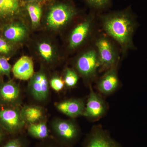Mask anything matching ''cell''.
Masks as SVG:
<instances>
[{
	"instance_id": "6da1fadb",
	"label": "cell",
	"mask_w": 147,
	"mask_h": 147,
	"mask_svg": "<svg viewBox=\"0 0 147 147\" xmlns=\"http://www.w3.org/2000/svg\"><path fill=\"white\" fill-rule=\"evenodd\" d=\"M103 26L106 32L120 44L124 52L133 47L132 36L136 22L127 11H121L104 16Z\"/></svg>"
},
{
	"instance_id": "7a4b0ae2",
	"label": "cell",
	"mask_w": 147,
	"mask_h": 147,
	"mask_svg": "<svg viewBox=\"0 0 147 147\" xmlns=\"http://www.w3.org/2000/svg\"><path fill=\"white\" fill-rule=\"evenodd\" d=\"M75 9L68 4L60 3L50 7L46 17V25L52 30H58L66 26L75 16Z\"/></svg>"
},
{
	"instance_id": "3957f363",
	"label": "cell",
	"mask_w": 147,
	"mask_h": 147,
	"mask_svg": "<svg viewBox=\"0 0 147 147\" xmlns=\"http://www.w3.org/2000/svg\"><path fill=\"white\" fill-rule=\"evenodd\" d=\"M53 127L56 141L65 146L72 147L81 136L79 127L71 121L57 120L53 124Z\"/></svg>"
},
{
	"instance_id": "277c9868",
	"label": "cell",
	"mask_w": 147,
	"mask_h": 147,
	"mask_svg": "<svg viewBox=\"0 0 147 147\" xmlns=\"http://www.w3.org/2000/svg\"><path fill=\"white\" fill-rule=\"evenodd\" d=\"M83 147H122L101 125L93 126L84 141Z\"/></svg>"
},
{
	"instance_id": "5b68a950",
	"label": "cell",
	"mask_w": 147,
	"mask_h": 147,
	"mask_svg": "<svg viewBox=\"0 0 147 147\" xmlns=\"http://www.w3.org/2000/svg\"><path fill=\"white\" fill-rule=\"evenodd\" d=\"M90 88L83 116L92 121H95L105 115L108 110V105L101 96L94 91L91 86Z\"/></svg>"
},
{
	"instance_id": "8992f818",
	"label": "cell",
	"mask_w": 147,
	"mask_h": 147,
	"mask_svg": "<svg viewBox=\"0 0 147 147\" xmlns=\"http://www.w3.org/2000/svg\"><path fill=\"white\" fill-rule=\"evenodd\" d=\"M76 66L79 73L84 78L92 80L100 67L97 53L93 50L87 51L78 58Z\"/></svg>"
},
{
	"instance_id": "52a82bcc",
	"label": "cell",
	"mask_w": 147,
	"mask_h": 147,
	"mask_svg": "<svg viewBox=\"0 0 147 147\" xmlns=\"http://www.w3.org/2000/svg\"><path fill=\"white\" fill-rule=\"evenodd\" d=\"M96 46L101 69L108 70L117 65V56L109 40L105 37L100 38L96 41Z\"/></svg>"
},
{
	"instance_id": "ba28073f",
	"label": "cell",
	"mask_w": 147,
	"mask_h": 147,
	"mask_svg": "<svg viewBox=\"0 0 147 147\" xmlns=\"http://www.w3.org/2000/svg\"><path fill=\"white\" fill-rule=\"evenodd\" d=\"M0 122L11 134L18 133L23 128L25 121L21 113L14 109H7L0 111Z\"/></svg>"
},
{
	"instance_id": "9c48e42d",
	"label": "cell",
	"mask_w": 147,
	"mask_h": 147,
	"mask_svg": "<svg viewBox=\"0 0 147 147\" xmlns=\"http://www.w3.org/2000/svg\"><path fill=\"white\" fill-rule=\"evenodd\" d=\"M29 88L32 95L36 100H45L49 93V87L45 73L40 71L34 73L30 79Z\"/></svg>"
},
{
	"instance_id": "30bf717a",
	"label": "cell",
	"mask_w": 147,
	"mask_h": 147,
	"mask_svg": "<svg viewBox=\"0 0 147 147\" xmlns=\"http://www.w3.org/2000/svg\"><path fill=\"white\" fill-rule=\"evenodd\" d=\"M119 86L116 65L107 70L98 82L97 88L101 94L108 95L115 91Z\"/></svg>"
},
{
	"instance_id": "8fae6325",
	"label": "cell",
	"mask_w": 147,
	"mask_h": 147,
	"mask_svg": "<svg viewBox=\"0 0 147 147\" xmlns=\"http://www.w3.org/2000/svg\"><path fill=\"white\" fill-rule=\"evenodd\" d=\"M85 105L82 99L71 98L59 102L56 105V108L65 115L74 118L84 115Z\"/></svg>"
},
{
	"instance_id": "7c38bea8",
	"label": "cell",
	"mask_w": 147,
	"mask_h": 147,
	"mask_svg": "<svg viewBox=\"0 0 147 147\" xmlns=\"http://www.w3.org/2000/svg\"><path fill=\"white\" fill-rule=\"evenodd\" d=\"M92 26V19L89 18L74 29L69 38V47L71 49L78 47L85 41L90 33Z\"/></svg>"
},
{
	"instance_id": "4fadbf2b",
	"label": "cell",
	"mask_w": 147,
	"mask_h": 147,
	"mask_svg": "<svg viewBox=\"0 0 147 147\" xmlns=\"http://www.w3.org/2000/svg\"><path fill=\"white\" fill-rule=\"evenodd\" d=\"M12 71L14 76L20 80H29L34 74L32 59L28 56L21 57L13 65Z\"/></svg>"
},
{
	"instance_id": "5bb4252c",
	"label": "cell",
	"mask_w": 147,
	"mask_h": 147,
	"mask_svg": "<svg viewBox=\"0 0 147 147\" xmlns=\"http://www.w3.org/2000/svg\"><path fill=\"white\" fill-rule=\"evenodd\" d=\"M22 0H0V21L10 20L22 10Z\"/></svg>"
},
{
	"instance_id": "9a60e30c",
	"label": "cell",
	"mask_w": 147,
	"mask_h": 147,
	"mask_svg": "<svg viewBox=\"0 0 147 147\" xmlns=\"http://www.w3.org/2000/svg\"><path fill=\"white\" fill-rule=\"evenodd\" d=\"M27 34L26 27L20 23H13L6 27L3 35L6 39L12 42H19L24 40Z\"/></svg>"
},
{
	"instance_id": "2e32d148",
	"label": "cell",
	"mask_w": 147,
	"mask_h": 147,
	"mask_svg": "<svg viewBox=\"0 0 147 147\" xmlns=\"http://www.w3.org/2000/svg\"><path fill=\"white\" fill-rule=\"evenodd\" d=\"M20 94L19 88L12 82H7L0 87V98L6 102H13L18 99Z\"/></svg>"
},
{
	"instance_id": "e0dca14e",
	"label": "cell",
	"mask_w": 147,
	"mask_h": 147,
	"mask_svg": "<svg viewBox=\"0 0 147 147\" xmlns=\"http://www.w3.org/2000/svg\"><path fill=\"white\" fill-rule=\"evenodd\" d=\"M21 117L25 122L36 123L42 118L43 112L41 108L35 106H26L21 113Z\"/></svg>"
},
{
	"instance_id": "ac0fdd59",
	"label": "cell",
	"mask_w": 147,
	"mask_h": 147,
	"mask_svg": "<svg viewBox=\"0 0 147 147\" xmlns=\"http://www.w3.org/2000/svg\"><path fill=\"white\" fill-rule=\"evenodd\" d=\"M29 135L35 139L45 140L49 136V130L45 122L30 124L28 128Z\"/></svg>"
},
{
	"instance_id": "d6986e66",
	"label": "cell",
	"mask_w": 147,
	"mask_h": 147,
	"mask_svg": "<svg viewBox=\"0 0 147 147\" xmlns=\"http://www.w3.org/2000/svg\"><path fill=\"white\" fill-rule=\"evenodd\" d=\"M26 8L29 13L33 26L36 27L38 26L42 15L41 6L36 2H31L27 3Z\"/></svg>"
},
{
	"instance_id": "ffe728a7",
	"label": "cell",
	"mask_w": 147,
	"mask_h": 147,
	"mask_svg": "<svg viewBox=\"0 0 147 147\" xmlns=\"http://www.w3.org/2000/svg\"><path fill=\"white\" fill-rule=\"evenodd\" d=\"M38 50L40 56L47 62L51 61L54 57V48L49 42H42L38 45Z\"/></svg>"
},
{
	"instance_id": "44dd1931",
	"label": "cell",
	"mask_w": 147,
	"mask_h": 147,
	"mask_svg": "<svg viewBox=\"0 0 147 147\" xmlns=\"http://www.w3.org/2000/svg\"><path fill=\"white\" fill-rule=\"evenodd\" d=\"M79 76L73 69L67 68L64 74V82L67 87L72 88L74 87L78 83Z\"/></svg>"
},
{
	"instance_id": "7402d4cb",
	"label": "cell",
	"mask_w": 147,
	"mask_h": 147,
	"mask_svg": "<svg viewBox=\"0 0 147 147\" xmlns=\"http://www.w3.org/2000/svg\"><path fill=\"white\" fill-rule=\"evenodd\" d=\"M2 147H27V143L24 137H14L5 142Z\"/></svg>"
},
{
	"instance_id": "603a6c76",
	"label": "cell",
	"mask_w": 147,
	"mask_h": 147,
	"mask_svg": "<svg viewBox=\"0 0 147 147\" xmlns=\"http://www.w3.org/2000/svg\"><path fill=\"white\" fill-rule=\"evenodd\" d=\"M11 69V66L9 63L7 59L0 57V74L9 75Z\"/></svg>"
},
{
	"instance_id": "cb8c5ba5",
	"label": "cell",
	"mask_w": 147,
	"mask_h": 147,
	"mask_svg": "<svg viewBox=\"0 0 147 147\" xmlns=\"http://www.w3.org/2000/svg\"><path fill=\"white\" fill-rule=\"evenodd\" d=\"M50 85L53 90L57 92L63 89L65 83L60 77L56 76L51 79Z\"/></svg>"
},
{
	"instance_id": "d4e9b609",
	"label": "cell",
	"mask_w": 147,
	"mask_h": 147,
	"mask_svg": "<svg viewBox=\"0 0 147 147\" xmlns=\"http://www.w3.org/2000/svg\"><path fill=\"white\" fill-rule=\"evenodd\" d=\"M87 2L92 7L101 8L106 6L110 0H86Z\"/></svg>"
},
{
	"instance_id": "484cf974",
	"label": "cell",
	"mask_w": 147,
	"mask_h": 147,
	"mask_svg": "<svg viewBox=\"0 0 147 147\" xmlns=\"http://www.w3.org/2000/svg\"><path fill=\"white\" fill-rule=\"evenodd\" d=\"M35 147H67L63 146L57 142V141L49 139L48 141L42 142L39 144L37 145Z\"/></svg>"
},
{
	"instance_id": "4316f807",
	"label": "cell",
	"mask_w": 147,
	"mask_h": 147,
	"mask_svg": "<svg viewBox=\"0 0 147 147\" xmlns=\"http://www.w3.org/2000/svg\"><path fill=\"white\" fill-rule=\"evenodd\" d=\"M11 49V46L8 42L5 40L0 38V53L8 54Z\"/></svg>"
},
{
	"instance_id": "83f0119b",
	"label": "cell",
	"mask_w": 147,
	"mask_h": 147,
	"mask_svg": "<svg viewBox=\"0 0 147 147\" xmlns=\"http://www.w3.org/2000/svg\"><path fill=\"white\" fill-rule=\"evenodd\" d=\"M5 135L3 131L0 129V145L2 143L4 140Z\"/></svg>"
},
{
	"instance_id": "f1b7e54d",
	"label": "cell",
	"mask_w": 147,
	"mask_h": 147,
	"mask_svg": "<svg viewBox=\"0 0 147 147\" xmlns=\"http://www.w3.org/2000/svg\"><path fill=\"white\" fill-rule=\"evenodd\" d=\"M26 1L28 2H38L40 1H43V0H25Z\"/></svg>"
},
{
	"instance_id": "f546056e",
	"label": "cell",
	"mask_w": 147,
	"mask_h": 147,
	"mask_svg": "<svg viewBox=\"0 0 147 147\" xmlns=\"http://www.w3.org/2000/svg\"><path fill=\"white\" fill-rule=\"evenodd\" d=\"M46 1H50V0H46Z\"/></svg>"
}]
</instances>
